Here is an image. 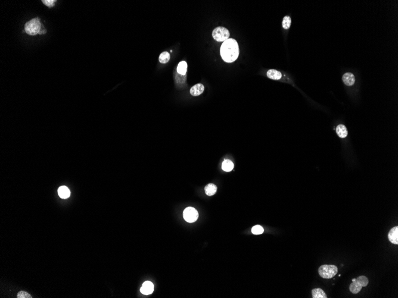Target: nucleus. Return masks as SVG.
Instances as JSON below:
<instances>
[{
    "label": "nucleus",
    "mask_w": 398,
    "mask_h": 298,
    "mask_svg": "<svg viewBox=\"0 0 398 298\" xmlns=\"http://www.w3.org/2000/svg\"><path fill=\"white\" fill-rule=\"evenodd\" d=\"M205 191L207 196H212L216 193L217 187L213 183H209L205 186Z\"/></svg>",
    "instance_id": "13"
},
{
    "label": "nucleus",
    "mask_w": 398,
    "mask_h": 298,
    "mask_svg": "<svg viewBox=\"0 0 398 298\" xmlns=\"http://www.w3.org/2000/svg\"><path fill=\"white\" fill-rule=\"evenodd\" d=\"M58 194L59 195V197H60L62 199H66L68 198L69 197L70 195V192L69 191L68 188L66 186H63L58 188Z\"/></svg>",
    "instance_id": "10"
},
{
    "label": "nucleus",
    "mask_w": 398,
    "mask_h": 298,
    "mask_svg": "<svg viewBox=\"0 0 398 298\" xmlns=\"http://www.w3.org/2000/svg\"><path fill=\"white\" fill-rule=\"evenodd\" d=\"M41 24L38 18H34L26 23L25 25V32L30 36H35L40 34Z\"/></svg>",
    "instance_id": "2"
},
{
    "label": "nucleus",
    "mask_w": 398,
    "mask_h": 298,
    "mask_svg": "<svg viewBox=\"0 0 398 298\" xmlns=\"http://www.w3.org/2000/svg\"><path fill=\"white\" fill-rule=\"evenodd\" d=\"M388 237L389 241L395 245L398 244V226H395L393 227L390 230Z\"/></svg>",
    "instance_id": "7"
},
{
    "label": "nucleus",
    "mask_w": 398,
    "mask_h": 298,
    "mask_svg": "<svg viewBox=\"0 0 398 298\" xmlns=\"http://www.w3.org/2000/svg\"><path fill=\"white\" fill-rule=\"evenodd\" d=\"M184 219L188 223L195 222L199 217V213L193 207H188L183 213Z\"/></svg>",
    "instance_id": "5"
},
{
    "label": "nucleus",
    "mask_w": 398,
    "mask_h": 298,
    "mask_svg": "<svg viewBox=\"0 0 398 298\" xmlns=\"http://www.w3.org/2000/svg\"><path fill=\"white\" fill-rule=\"evenodd\" d=\"M205 90V87L203 84H195L190 89V94L193 96H199L202 94Z\"/></svg>",
    "instance_id": "8"
},
{
    "label": "nucleus",
    "mask_w": 398,
    "mask_h": 298,
    "mask_svg": "<svg viewBox=\"0 0 398 298\" xmlns=\"http://www.w3.org/2000/svg\"><path fill=\"white\" fill-rule=\"evenodd\" d=\"M264 231V230L263 229V227L261 225H255L254 227H253V228L252 229V232L253 234L257 235H261Z\"/></svg>",
    "instance_id": "21"
},
{
    "label": "nucleus",
    "mask_w": 398,
    "mask_h": 298,
    "mask_svg": "<svg viewBox=\"0 0 398 298\" xmlns=\"http://www.w3.org/2000/svg\"><path fill=\"white\" fill-rule=\"evenodd\" d=\"M220 53L224 62H233L235 61L239 56L237 42L232 38L226 40L221 45Z\"/></svg>",
    "instance_id": "1"
},
{
    "label": "nucleus",
    "mask_w": 398,
    "mask_h": 298,
    "mask_svg": "<svg viewBox=\"0 0 398 298\" xmlns=\"http://www.w3.org/2000/svg\"><path fill=\"white\" fill-rule=\"evenodd\" d=\"M356 280H357V279H353L352 280V281H356Z\"/></svg>",
    "instance_id": "24"
},
{
    "label": "nucleus",
    "mask_w": 398,
    "mask_h": 298,
    "mask_svg": "<svg viewBox=\"0 0 398 298\" xmlns=\"http://www.w3.org/2000/svg\"><path fill=\"white\" fill-rule=\"evenodd\" d=\"M338 268L334 265H323L318 269L319 274L323 279H331L337 274Z\"/></svg>",
    "instance_id": "3"
},
{
    "label": "nucleus",
    "mask_w": 398,
    "mask_h": 298,
    "mask_svg": "<svg viewBox=\"0 0 398 298\" xmlns=\"http://www.w3.org/2000/svg\"><path fill=\"white\" fill-rule=\"evenodd\" d=\"M343 81L344 82V84L347 85V86H352L353 84H355V78L354 75L352 73H345L343 77H342Z\"/></svg>",
    "instance_id": "9"
},
{
    "label": "nucleus",
    "mask_w": 398,
    "mask_h": 298,
    "mask_svg": "<svg viewBox=\"0 0 398 298\" xmlns=\"http://www.w3.org/2000/svg\"><path fill=\"white\" fill-rule=\"evenodd\" d=\"M336 133L341 138H345L347 136V130L346 126L343 124H339L336 128Z\"/></svg>",
    "instance_id": "12"
},
{
    "label": "nucleus",
    "mask_w": 398,
    "mask_h": 298,
    "mask_svg": "<svg viewBox=\"0 0 398 298\" xmlns=\"http://www.w3.org/2000/svg\"><path fill=\"white\" fill-rule=\"evenodd\" d=\"M154 285L151 281H145L142 284V287L140 289L141 293L145 295H150L153 292Z\"/></svg>",
    "instance_id": "6"
},
{
    "label": "nucleus",
    "mask_w": 398,
    "mask_h": 298,
    "mask_svg": "<svg viewBox=\"0 0 398 298\" xmlns=\"http://www.w3.org/2000/svg\"><path fill=\"white\" fill-rule=\"evenodd\" d=\"M17 298H32V297L30 296V295L28 293L26 292L25 291H20L17 294Z\"/></svg>",
    "instance_id": "22"
},
{
    "label": "nucleus",
    "mask_w": 398,
    "mask_h": 298,
    "mask_svg": "<svg viewBox=\"0 0 398 298\" xmlns=\"http://www.w3.org/2000/svg\"><path fill=\"white\" fill-rule=\"evenodd\" d=\"M177 72L181 75H185L187 70V64L184 61L181 62L178 65Z\"/></svg>",
    "instance_id": "15"
},
{
    "label": "nucleus",
    "mask_w": 398,
    "mask_h": 298,
    "mask_svg": "<svg viewBox=\"0 0 398 298\" xmlns=\"http://www.w3.org/2000/svg\"><path fill=\"white\" fill-rule=\"evenodd\" d=\"M267 76L268 78L273 80H279L282 77V74L276 70L271 69L269 70L267 72Z\"/></svg>",
    "instance_id": "11"
},
{
    "label": "nucleus",
    "mask_w": 398,
    "mask_h": 298,
    "mask_svg": "<svg viewBox=\"0 0 398 298\" xmlns=\"http://www.w3.org/2000/svg\"><path fill=\"white\" fill-rule=\"evenodd\" d=\"M356 281L358 282L362 287H366L369 282L368 278L363 276H359L358 278H357Z\"/></svg>",
    "instance_id": "19"
},
{
    "label": "nucleus",
    "mask_w": 398,
    "mask_h": 298,
    "mask_svg": "<svg viewBox=\"0 0 398 298\" xmlns=\"http://www.w3.org/2000/svg\"><path fill=\"white\" fill-rule=\"evenodd\" d=\"M362 287L359 284L358 282L356 281H352V283L350 285L349 289H350V291L353 294H357L361 290Z\"/></svg>",
    "instance_id": "17"
},
{
    "label": "nucleus",
    "mask_w": 398,
    "mask_h": 298,
    "mask_svg": "<svg viewBox=\"0 0 398 298\" xmlns=\"http://www.w3.org/2000/svg\"><path fill=\"white\" fill-rule=\"evenodd\" d=\"M291 20L290 16H285L283 18V20L282 23L283 28L285 29H289L291 26Z\"/></svg>",
    "instance_id": "20"
},
{
    "label": "nucleus",
    "mask_w": 398,
    "mask_h": 298,
    "mask_svg": "<svg viewBox=\"0 0 398 298\" xmlns=\"http://www.w3.org/2000/svg\"><path fill=\"white\" fill-rule=\"evenodd\" d=\"M229 32L227 29L224 27H217L212 32V36L214 40L218 42H224L228 40L229 37Z\"/></svg>",
    "instance_id": "4"
},
{
    "label": "nucleus",
    "mask_w": 398,
    "mask_h": 298,
    "mask_svg": "<svg viewBox=\"0 0 398 298\" xmlns=\"http://www.w3.org/2000/svg\"><path fill=\"white\" fill-rule=\"evenodd\" d=\"M42 3L44 4L46 6H47L49 8H51L52 7H53L56 1L55 0H42Z\"/></svg>",
    "instance_id": "23"
},
{
    "label": "nucleus",
    "mask_w": 398,
    "mask_h": 298,
    "mask_svg": "<svg viewBox=\"0 0 398 298\" xmlns=\"http://www.w3.org/2000/svg\"><path fill=\"white\" fill-rule=\"evenodd\" d=\"M234 168V164L229 160H225L222 163V169L224 171L226 172H229L233 170Z\"/></svg>",
    "instance_id": "16"
},
{
    "label": "nucleus",
    "mask_w": 398,
    "mask_h": 298,
    "mask_svg": "<svg viewBox=\"0 0 398 298\" xmlns=\"http://www.w3.org/2000/svg\"><path fill=\"white\" fill-rule=\"evenodd\" d=\"M313 298H327V295L325 293L323 290L320 288H317L313 289L312 291Z\"/></svg>",
    "instance_id": "14"
},
{
    "label": "nucleus",
    "mask_w": 398,
    "mask_h": 298,
    "mask_svg": "<svg viewBox=\"0 0 398 298\" xmlns=\"http://www.w3.org/2000/svg\"><path fill=\"white\" fill-rule=\"evenodd\" d=\"M170 54L169 52L165 51L163 52L162 53H161L160 54L159 58V60L160 62L162 63V64H166L170 60Z\"/></svg>",
    "instance_id": "18"
}]
</instances>
